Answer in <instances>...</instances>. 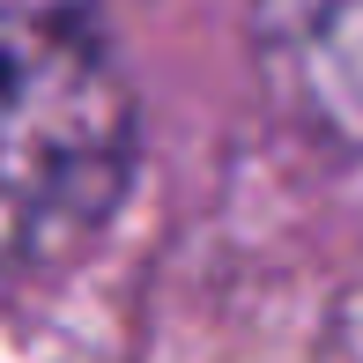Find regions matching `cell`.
<instances>
[{
	"label": "cell",
	"mask_w": 363,
	"mask_h": 363,
	"mask_svg": "<svg viewBox=\"0 0 363 363\" xmlns=\"http://www.w3.org/2000/svg\"><path fill=\"white\" fill-rule=\"evenodd\" d=\"M134 171V96L96 0H0V282L74 259Z\"/></svg>",
	"instance_id": "obj_1"
},
{
	"label": "cell",
	"mask_w": 363,
	"mask_h": 363,
	"mask_svg": "<svg viewBox=\"0 0 363 363\" xmlns=\"http://www.w3.org/2000/svg\"><path fill=\"white\" fill-rule=\"evenodd\" d=\"M252 67L304 134L363 156V0H252Z\"/></svg>",
	"instance_id": "obj_2"
}]
</instances>
